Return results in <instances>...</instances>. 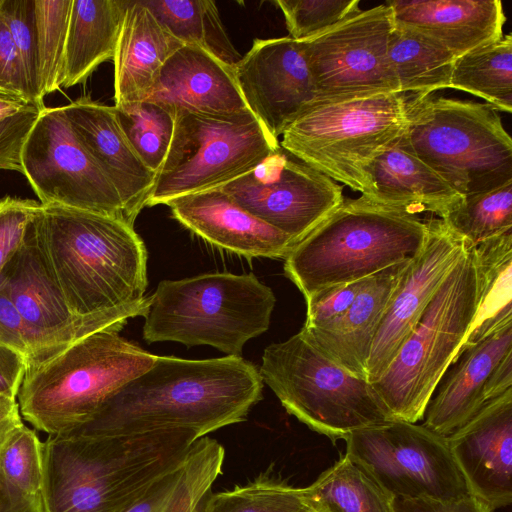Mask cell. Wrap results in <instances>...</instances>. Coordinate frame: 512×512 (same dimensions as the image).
Listing matches in <instances>:
<instances>
[{
  "mask_svg": "<svg viewBox=\"0 0 512 512\" xmlns=\"http://www.w3.org/2000/svg\"><path fill=\"white\" fill-rule=\"evenodd\" d=\"M387 57L402 94L425 96L450 88L457 57L423 33L394 23Z\"/></svg>",
  "mask_w": 512,
  "mask_h": 512,
  "instance_id": "cell-30",
  "label": "cell"
},
{
  "mask_svg": "<svg viewBox=\"0 0 512 512\" xmlns=\"http://www.w3.org/2000/svg\"><path fill=\"white\" fill-rule=\"evenodd\" d=\"M394 23L435 40L457 58L499 40L506 16L500 0L388 1Z\"/></svg>",
  "mask_w": 512,
  "mask_h": 512,
  "instance_id": "cell-24",
  "label": "cell"
},
{
  "mask_svg": "<svg viewBox=\"0 0 512 512\" xmlns=\"http://www.w3.org/2000/svg\"><path fill=\"white\" fill-rule=\"evenodd\" d=\"M289 37L305 40L357 13L359 0H277Z\"/></svg>",
  "mask_w": 512,
  "mask_h": 512,
  "instance_id": "cell-40",
  "label": "cell"
},
{
  "mask_svg": "<svg viewBox=\"0 0 512 512\" xmlns=\"http://www.w3.org/2000/svg\"><path fill=\"white\" fill-rule=\"evenodd\" d=\"M407 123V96L399 92L316 102L279 143L295 159L365 196L373 161L399 140Z\"/></svg>",
  "mask_w": 512,
  "mask_h": 512,
  "instance_id": "cell-9",
  "label": "cell"
},
{
  "mask_svg": "<svg viewBox=\"0 0 512 512\" xmlns=\"http://www.w3.org/2000/svg\"><path fill=\"white\" fill-rule=\"evenodd\" d=\"M126 0H73L61 87L83 83L105 61L113 60Z\"/></svg>",
  "mask_w": 512,
  "mask_h": 512,
  "instance_id": "cell-28",
  "label": "cell"
},
{
  "mask_svg": "<svg viewBox=\"0 0 512 512\" xmlns=\"http://www.w3.org/2000/svg\"><path fill=\"white\" fill-rule=\"evenodd\" d=\"M259 372L289 414L333 441L394 420L372 383L324 354L303 330L267 346Z\"/></svg>",
  "mask_w": 512,
  "mask_h": 512,
  "instance_id": "cell-10",
  "label": "cell"
},
{
  "mask_svg": "<svg viewBox=\"0 0 512 512\" xmlns=\"http://www.w3.org/2000/svg\"><path fill=\"white\" fill-rule=\"evenodd\" d=\"M473 497L492 512L512 503V388L447 437Z\"/></svg>",
  "mask_w": 512,
  "mask_h": 512,
  "instance_id": "cell-19",
  "label": "cell"
},
{
  "mask_svg": "<svg viewBox=\"0 0 512 512\" xmlns=\"http://www.w3.org/2000/svg\"><path fill=\"white\" fill-rule=\"evenodd\" d=\"M410 260L370 276L349 308L336 320L318 328L302 327L301 330L332 360L352 374L367 379V363L374 339Z\"/></svg>",
  "mask_w": 512,
  "mask_h": 512,
  "instance_id": "cell-25",
  "label": "cell"
},
{
  "mask_svg": "<svg viewBox=\"0 0 512 512\" xmlns=\"http://www.w3.org/2000/svg\"><path fill=\"white\" fill-rule=\"evenodd\" d=\"M407 96L404 136L415 155L465 196L512 181V140L487 103Z\"/></svg>",
  "mask_w": 512,
  "mask_h": 512,
  "instance_id": "cell-8",
  "label": "cell"
},
{
  "mask_svg": "<svg viewBox=\"0 0 512 512\" xmlns=\"http://www.w3.org/2000/svg\"><path fill=\"white\" fill-rule=\"evenodd\" d=\"M220 187L241 208L285 233L296 244L345 199L342 185L292 159L282 147Z\"/></svg>",
  "mask_w": 512,
  "mask_h": 512,
  "instance_id": "cell-16",
  "label": "cell"
},
{
  "mask_svg": "<svg viewBox=\"0 0 512 512\" xmlns=\"http://www.w3.org/2000/svg\"><path fill=\"white\" fill-rule=\"evenodd\" d=\"M118 332L92 333L27 365L16 397L24 419L49 435L65 434L89 421L111 394L148 370L157 355Z\"/></svg>",
  "mask_w": 512,
  "mask_h": 512,
  "instance_id": "cell-5",
  "label": "cell"
},
{
  "mask_svg": "<svg viewBox=\"0 0 512 512\" xmlns=\"http://www.w3.org/2000/svg\"><path fill=\"white\" fill-rule=\"evenodd\" d=\"M474 246L481 304L472 330L456 358L463 349L512 318V230Z\"/></svg>",
  "mask_w": 512,
  "mask_h": 512,
  "instance_id": "cell-32",
  "label": "cell"
},
{
  "mask_svg": "<svg viewBox=\"0 0 512 512\" xmlns=\"http://www.w3.org/2000/svg\"><path fill=\"white\" fill-rule=\"evenodd\" d=\"M263 380L236 356L189 360L157 356L101 405L93 417L65 434L104 437L186 427L202 437L243 422L262 399Z\"/></svg>",
  "mask_w": 512,
  "mask_h": 512,
  "instance_id": "cell-1",
  "label": "cell"
},
{
  "mask_svg": "<svg viewBox=\"0 0 512 512\" xmlns=\"http://www.w3.org/2000/svg\"><path fill=\"white\" fill-rule=\"evenodd\" d=\"M0 345L25 359H32V348L25 323L0 281Z\"/></svg>",
  "mask_w": 512,
  "mask_h": 512,
  "instance_id": "cell-46",
  "label": "cell"
},
{
  "mask_svg": "<svg viewBox=\"0 0 512 512\" xmlns=\"http://www.w3.org/2000/svg\"><path fill=\"white\" fill-rule=\"evenodd\" d=\"M21 163L22 174L41 205L104 214L129 223L117 190L81 144L63 106L42 108L23 145Z\"/></svg>",
  "mask_w": 512,
  "mask_h": 512,
  "instance_id": "cell-14",
  "label": "cell"
},
{
  "mask_svg": "<svg viewBox=\"0 0 512 512\" xmlns=\"http://www.w3.org/2000/svg\"><path fill=\"white\" fill-rule=\"evenodd\" d=\"M0 14L20 54L29 84L43 101L35 0H0Z\"/></svg>",
  "mask_w": 512,
  "mask_h": 512,
  "instance_id": "cell-41",
  "label": "cell"
},
{
  "mask_svg": "<svg viewBox=\"0 0 512 512\" xmlns=\"http://www.w3.org/2000/svg\"><path fill=\"white\" fill-rule=\"evenodd\" d=\"M150 298L143 326L148 343L209 345L236 357L268 330L276 304L272 289L252 273L163 280Z\"/></svg>",
  "mask_w": 512,
  "mask_h": 512,
  "instance_id": "cell-6",
  "label": "cell"
},
{
  "mask_svg": "<svg viewBox=\"0 0 512 512\" xmlns=\"http://www.w3.org/2000/svg\"><path fill=\"white\" fill-rule=\"evenodd\" d=\"M0 512H42L41 502L14 494L0 479Z\"/></svg>",
  "mask_w": 512,
  "mask_h": 512,
  "instance_id": "cell-49",
  "label": "cell"
},
{
  "mask_svg": "<svg viewBox=\"0 0 512 512\" xmlns=\"http://www.w3.org/2000/svg\"><path fill=\"white\" fill-rule=\"evenodd\" d=\"M393 25L385 3L300 40L315 88L314 103L399 92L387 57Z\"/></svg>",
  "mask_w": 512,
  "mask_h": 512,
  "instance_id": "cell-13",
  "label": "cell"
},
{
  "mask_svg": "<svg viewBox=\"0 0 512 512\" xmlns=\"http://www.w3.org/2000/svg\"><path fill=\"white\" fill-rule=\"evenodd\" d=\"M204 501V500H203ZM202 504L203 502L197 507V509L195 510V512H201V508H202Z\"/></svg>",
  "mask_w": 512,
  "mask_h": 512,
  "instance_id": "cell-52",
  "label": "cell"
},
{
  "mask_svg": "<svg viewBox=\"0 0 512 512\" xmlns=\"http://www.w3.org/2000/svg\"><path fill=\"white\" fill-rule=\"evenodd\" d=\"M481 288L475 246L466 248L390 365L372 383L394 420L417 423L476 321Z\"/></svg>",
  "mask_w": 512,
  "mask_h": 512,
  "instance_id": "cell-7",
  "label": "cell"
},
{
  "mask_svg": "<svg viewBox=\"0 0 512 512\" xmlns=\"http://www.w3.org/2000/svg\"><path fill=\"white\" fill-rule=\"evenodd\" d=\"M201 512H316L308 502L304 487L259 476L231 490L209 493Z\"/></svg>",
  "mask_w": 512,
  "mask_h": 512,
  "instance_id": "cell-37",
  "label": "cell"
},
{
  "mask_svg": "<svg viewBox=\"0 0 512 512\" xmlns=\"http://www.w3.org/2000/svg\"><path fill=\"white\" fill-rule=\"evenodd\" d=\"M450 88L480 97L495 110L512 112V35L455 60Z\"/></svg>",
  "mask_w": 512,
  "mask_h": 512,
  "instance_id": "cell-34",
  "label": "cell"
},
{
  "mask_svg": "<svg viewBox=\"0 0 512 512\" xmlns=\"http://www.w3.org/2000/svg\"><path fill=\"white\" fill-rule=\"evenodd\" d=\"M25 368L24 358L0 345V396L16 399Z\"/></svg>",
  "mask_w": 512,
  "mask_h": 512,
  "instance_id": "cell-48",
  "label": "cell"
},
{
  "mask_svg": "<svg viewBox=\"0 0 512 512\" xmlns=\"http://www.w3.org/2000/svg\"><path fill=\"white\" fill-rule=\"evenodd\" d=\"M78 139L117 190L128 222L146 207L156 173L139 158L125 136L114 106L87 96L63 106Z\"/></svg>",
  "mask_w": 512,
  "mask_h": 512,
  "instance_id": "cell-21",
  "label": "cell"
},
{
  "mask_svg": "<svg viewBox=\"0 0 512 512\" xmlns=\"http://www.w3.org/2000/svg\"><path fill=\"white\" fill-rule=\"evenodd\" d=\"M201 434L178 427L119 436L49 435L42 512H125L186 459Z\"/></svg>",
  "mask_w": 512,
  "mask_h": 512,
  "instance_id": "cell-2",
  "label": "cell"
},
{
  "mask_svg": "<svg viewBox=\"0 0 512 512\" xmlns=\"http://www.w3.org/2000/svg\"><path fill=\"white\" fill-rule=\"evenodd\" d=\"M146 100L176 114L231 117L250 111L233 65L191 44H183L168 58Z\"/></svg>",
  "mask_w": 512,
  "mask_h": 512,
  "instance_id": "cell-20",
  "label": "cell"
},
{
  "mask_svg": "<svg viewBox=\"0 0 512 512\" xmlns=\"http://www.w3.org/2000/svg\"><path fill=\"white\" fill-rule=\"evenodd\" d=\"M180 224L210 244L252 257L285 259L295 241L236 204L221 187L177 197L167 204Z\"/></svg>",
  "mask_w": 512,
  "mask_h": 512,
  "instance_id": "cell-22",
  "label": "cell"
},
{
  "mask_svg": "<svg viewBox=\"0 0 512 512\" xmlns=\"http://www.w3.org/2000/svg\"><path fill=\"white\" fill-rule=\"evenodd\" d=\"M42 442L23 422L0 435V479L16 495L41 502Z\"/></svg>",
  "mask_w": 512,
  "mask_h": 512,
  "instance_id": "cell-38",
  "label": "cell"
},
{
  "mask_svg": "<svg viewBox=\"0 0 512 512\" xmlns=\"http://www.w3.org/2000/svg\"><path fill=\"white\" fill-rule=\"evenodd\" d=\"M0 281L29 335L32 359L27 365L48 359L92 333L120 331L128 319L145 317L151 302L149 296L98 318L76 317L65 302L30 223L21 247L1 272Z\"/></svg>",
  "mask_w": 512,
  "mask_h": 512,
  "instance_id": "cell-15",
  "label": "cell"
},
{
  "mask_svg": "<svg viewBox=\"0 0 512 512\" xmlns=\"http://www.w3.org/2000/svg\"><path fill=\"white\" fill-rule=\"evenodd\" d=\"M223 446L201 437L186 459L161 476L125 512H195L222 473Z\"/></svg>",
  "mask_w": 512,
  "mask_h": 512,
  "instance_id": "cell-29",
  "label": "cell"
},
{
  "mask_svg": "<svg viewBox=\"0 0 512 512\" xmlns=\"http://www.w3.org/2000/svg\"><path fill=\"white\" fill-rule=\"evenodd\" d=\"M368 278L329 287L305 299L307 311L303 328H318L339 318L366 285Z\"/></svg>",
  "mask_w": 512,
  "mask_h": 512,
  "instance_id": "cell-44",
  "label": "cell"
},
{
  "mask_svg": "<svg viewBox=\"0 0 512 512\" xmlns=\"http://www.w3.org/2000/svg\"><path fill=\"white\" fill-rule=\"evenodd\" d=\"M154 17L183 44L199 46L234 65L241 57L211 0H142Z\"/></svg>",
  "mask_w": 512,
  "mask_h": 512,
  "instance_id": "cell-33",
  "label": "cell"
},
{
  "mask_svg": "<svg viewBox=\"0 0 512 512\" xmlns=\"http://www.w3.org/2000/svg\"><path fill=\"white\" fill-rule=\"evenodd\" d=\"M304 490L316 512H396L395 497L347 454Z\"/></svg>",
  "mask_w": 512,
  "mask_h": 512,
  "instance_id": "cell-31",
  "label": "cell"
},
{
  "mask_svg": "<svg viewBox=\"0 0 512 512\" xmlns=\"http://www.w3.org/2000/svg\"><path fill=\"white\" fill-rule=\"evenodd\" d=\"M73 0H35L41 93L61 87Z\"/></svg>",
  "mask_w": 512,
  "mask_h": 512,
  "instance_id": "cell-39",
  "label": "cell"
},
{
  "mask_svg": "<svg viewBox=\"0 0 512 512\" xmlns=\"http://www.w3.org/2000/svg\"><path fill=\"white\" fill-rule=\"evenodd\" d=\"M30 225L76 317L98 318L145 297L147 250L133 225L113 216L41 204Z\"/></svg>",
  "mask_w": 512,
  "mask_h": 512,
  "instance_id": "cell-3",
  "label": "cell"
},
{
  "mask_svg": "<svg viewBox=\"0 0 512 512\" xmlns=\"http://www.w3.org/2000/svg\"><path fill=\"white\" fill-rule=\"evenodd\" d=\"M346 453L395 499L455 501L472 496L447 437L391 420L350 433Z\"/></svg>",
  "mask_w": 512,
  "mask_h": 512,
  "instance_id": "cell-12",
  "label": "cell"
},
{
  "mask_svg": "<svg viewBox=\"0 0 512 512\" xmlns=\"http://www.w3.org/2000/svg\"><path fill=\"white\" fill-rule=\"evenodd\" d=\"M0 96L36 106H44L43 101L35 95L29 84L20 54L1 14Z\"/></svg>",
  "mask_w": 512,
  "mask_h": 512,
  "instance_id": "cell-42",
  "label": "cell"
},
{
  "mask_svg": "<svg viewBox=\"0 0 512 512\" xmlns=\"http://www.w3.org/2000/svg\"><path fill=\"white\" fill-rule=\"evenodd\" d=\"M369 181L364 197L412 215L429 212L440 218L462 198L415 155L404 134L375 158Z\"/></svg>",
  "mask_w": 512,
  "mask_h": 512,
  "instance_id": "cell-27",
  "label": "cell"
},
{
  "mask_svg": "<svg viewBox=\"0 0 512 512\" xmlns=\"http://www.w3.org/2000/svg\"><path fill=\"white\" fill-rule=\"evenodd\" d=\"M395 508L396 512H492L473 496L455 501L396 499Z\"/></svg>",
  "mask_w": 512,
  "mask_h": 512,
  "instance_id": "cell-47",
  "label": "cell"
},
{
  "mask_svg": "<svg viewBox=\"0 0 512 512\" xmlns=\"http://www.w3.org/2000/svg\"><path fill=\"white\" fill-rule=\"evenodd\" d=\"M280 147L251 111L231 117L177 113L171 146L146 207L220 187Z\"/></svg>",
  "mask_w": 512,
  "mask_h": 512,
  "instance_id": "cell-11",
  "label": "cell"
},
{
  "mask_svg": "<svg viewBox=\"0 0 512 512\" xmlns=\"http://www.w3.org/2000/svg\"><path fill=\"white\" fill-rule=\"evenodd\" d=\"M428 235L417 215L360 196L344 199L284 259V273L307 299L414 258Z\"/></svg>",
  "mask_w": 512,
  "mask_h": 512,
  "instance_id": "cell-4",
  "label": "cell"
},
{
  "mask_svg": "<svg viewBox=\"0 0 512 512\" xmlns=\"http://www.w3.org/2000/svg\"><path fill=\"white\" fill-rule=\"evenodd\" d=\"M33 104L24 103L19 100L0 96V121L10 118Z\"/></svg>",
  "mask_w": 512,
  "mask_h": 512,
  "instance_id": "cell-51",
  "label": "cell"
},
{
  "mask_svg": "<svg viewBox=\"0 0 512 512\" xmlns=\"http://www.w3.org/2000/svg\"><path fill=\"white\" fill-rule=\"evenodd\" d=\"M440 219L474 245L512 230V181L490 191L462 196Z\"/></svg>",
  "mask_w": 512,
  "mask_h": 512,
  "instance_id": "cell-35",
  "label": "cell"
},
{
  "mask_svg": "<svg viewBox=\"0 0 512 512\" xmlns=\"http://www.w3.org/2000/svg\"><path fill=\"white\" fill-rule=\"evenodd\" d=\"M114 108L131 146L142 162L157 175L171 146L176 113L167 106L148 100Z\"/></svg>",
  "mask_w": 512,
  "mask_h": 512,
  "instance_id": "cell-36",
  "label": "cell"
},
{
  "mask_svg": "<svg viewBox=\"0 0 512 512\" xmlns=\"http://www.w3.org/2000/svg\"><path fill=\"white\" fill-rule=\"evenodd\" d=\"M426 223V242L406 266L374 339L367 363L370 383L377 381L390 365L466 248L467 241L440 218H430Z\"/></svg>",
  "mask_w": 512,
  "mask_h": 512,
  "instance_id": "cell-18",
  "label": "cell"
},
{
  "mask_svg": "<svg viewBox=\"0 0 512 512\" xmlns=\"http://www.w3.org/2000/svg\"><path fill=\"white\" fill-rule=\"evenodd\" d=\"M39 205L31 199L10 196L0 199V274L21 247Z\"/></svg>",
  "mask_w": 512,
  "mask_h": 512,
  "instance_id": "cell-43",
  "label": "cell"
},
{
  "mask_svg": "<svg viewBox=\"0 0 512 512\" xmlns=\"http://www.w3.org/2000/svg\"><path fill=\"white\" fill-rule=\"evenodd\" d=\"M182 45L142 0H128L113 58L114 106L146 100L162 66Z\"/></svg>",
  "mask_w": 512,
  "mask_h": 512,
  "instance_id": "cell-26",
  "label": "cell"
},
{
  "mask_svg": "<svg viewBox=\"0 0 512 512\" xmlns=\"http://www.w3.org/2000/svg\"><path fill=\"white\" fill-rule=\"evenodd\" d=\"M17 399L0 396V435L22 422Z\"/></svg>",
  "mask_w": 512,
  "mask_h": 512,
  "instance_id": "cell-50",
  "label": "cell"
},
{
  "mask_svg": "<svg viewBox=\"0 0 512 512\" xmlns=\"http://www.w3.org/2000/svg\"><path fill=\"white\" fill-rule=\"evenodd\" d=\"M512 352V318L461 351L424 413V427L448 437L487 402L493 368ZM439 386V385H438Z\"/></svg>",
  "mask_w": 512,
  "mask_h": 512,
  "instance_id": "cell-23",
  "label": "cell"
},
{
  "mask_svg": "<svg viewBox=\"0 0 512 512\" xmlns=\"http://www.w3.org/2000/svg\"><path fill=\"white\" fill-rule=\"evenodd\" d=\"M233 67L247 107L275 140L316 99L300 40L255 39Z\"/></svg>",
  "mask_w": 512,
  "mask_h": 512,
  "instance_id": "cell-17",
  "label": "cell"
},
{
  "mask_svg": "<svg viewBox=\"0 0 512 512\" xmlns=\"http://www.w3.org/2000/svg\"><path fill=\"white\" fill-rule=\"evenodd\" d=\"M44 107L31 105L26 110L0 121V170H12L22 174V148Z\"/></svg>",
  "mask_w": 512,
  "mask_h": 512,
  "instance_id": "cell-45",
  "label": "cell"
}]
</instances>
